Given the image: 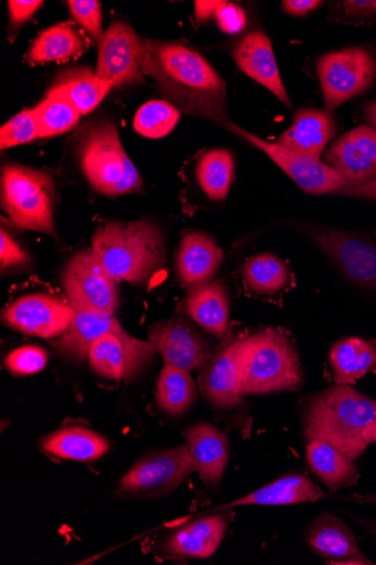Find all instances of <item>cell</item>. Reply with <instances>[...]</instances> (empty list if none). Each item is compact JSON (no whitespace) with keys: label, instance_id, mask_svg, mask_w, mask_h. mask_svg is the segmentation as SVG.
I'll return each instance as SVG.
<instances>
[{"label":"cell","instance_id":"obj_1","mask_svg":"<svg viewBox=\"0 0 376 565\" xmlns=\"http://www.w3.org/2000/svg\"><path fill=\"white\" fill-rule=\"evenodd\" d=\"M143 74L181 111L216 122L226 129L227 84L185 41L144 40Z\"/></svg>","mask_w":376,"mask_h":565},{"label":"cell","instance_id":"obj_2","mask_svg":"<svg viewBox=\"0 0 376 565\" xmlns=\"http://www.w3.org/2000/svg\"><path fill=\"white\" fill-rule=\"evenodd\" d=\"M376 401L350 385H335L305 405L302 428L307 443L325 441L353 461L372 444Z\"/></svg>","mask_w":376,"mask_h":565},{"label":"cell","instance_id":"obj_3","mask_svg":"<svg viewBox=\"0 0 376 565\" xmlns=\"http://www.w3.org/2000/svg\"><path fill=\"white\" fill-rule=\"evenodd\" d=\"M116 280L146 282L163 265L164 238L151 222H106L92 238V249Z\"/></svg>","mask_w":376,"mask_h":565},{"label":"cell","instance_id":"obj_4","mask_svg":"<svg viewBox=\"0 0 376 565\" xmlns=\"http://www.w3.org/2000/svg\"><path fill=\"white\" fill-rule=\"evenodd\" d=\"M237 361L244 396L297 391L303 383L297 348L281 330L244 335Z\"/></svg>","mask_w":376,"mask_h":565},{"label":"cell","instance_id":"obj_5","mask_svg":"<svg viewBox=\"0 0 376 565\" xmlns=\"http://www.w3.org/2000/svg\"><path fill=\"white\" fill-rule=\"evenodd\" d=\"M76 152L80 170L96 192L116 196L142 189L140 174L114 122L98 120L85 125L77 135Z\"/></svg>","mask_w":376,"mask_h":565},{"label":"cell","instance_id":"obj_6","mask_svg":"<svg viewBox=\"0 0 376 565\" xmlns=\"http://www.w3.org/2000/svg\"><path fill=\"white\" fill-rule=\"evenodd\" d=\"M55 183L49 173L19 164L2 172V207L20 228L55 235Z\"/></svg>","mask_w":376,"mask_h":565},{"label":"cell","instance_id":"obj_7","mask_svg":"<svg viewBox=\"0 0 376 565\" xmlns=\"http://www.w3.org/2000/svg\"><path fill=\"white\" fill-rule=\"evenodd\" d=\"M376 65L362 47H350L322 56L318 76L327 110L334 111L346 100L362 95L373 84Z\"/></svg>","mask_w":376,"mask_h":565},{"label":"cell","instance_id":"obj_8","mask_svg":"<svg viewBox=\"0 0 376 565\" xmlns=\"http://www.w3.org/2000/svg\"><path fill=\"white\" fill-rule=\"evenodd\" d=\"M63 284L75 311L115 316L118 310L117 280L105 270L92 250L74 256L64 270Z\"/></svg>","mask_w":376,"mask_h":565},{"label":"cell","instance_id":"obj_9","mask_svg":"<svg viewBox=\"0 0 376 565\" xmlns=\"http://www.w3.org/2000/svg\"><path fill=\"white\" fill-rule=\"evenodd\" d=\"M195 471L190 445L152 454L121 480L119 491L135 495H159L178 489Z\"/></svg>","mask_w":376,"mask_h":565},{"label":"cell","instance_id":"obj_10","mask_svg":"<svg viewBox=\"0 0 376 565\" xmlns=\"http://www.w3.org/2000/svg\"><path fill=\"white\" fill-rule=\"evenodd\" d=\"M144 40L122 21L114 22L98 42L96 76L112 87L143 82Z\"/></svg>","mask_w":376,"mask_h":565},{"label":"cell","instance_id":"obj_11","mask_svg":"<svg viewBox=\"0 0 376 565\" xmlns=\"http://www.w3.org/2000/svg\"><path fill=\"white\" fill-rule=\"evenodd\" d=\"M227 130L238 135L264 151L268 158L308 193H352L354 189L340 173L321 160H314L277 143L268 142L233 122Z\"/></svg>","mask_w":376,"mask_h":565},{"label":"cell","instance_id":"obj_12","mask_svg":"<svg viewBox=\"0 0 376 565\" xmlns=\"http://www.w3.org/2000/svg\"><path fill=\"white\" fill-rule=\"evenodd\" d=\"M76 312L73 306L49 295H28L10 303L3 323L24 334L56 339L71 327Z\"/></svg>","mask_w":376,"mask_h":565},{"label":"cell","instance_id":"obj_13","mask_svg":"<svg viewBox=\"0 0 376 565\" xmlns=\"http://www.w3.org/2000/svg\"><path fill=\"white\" fill-rule=\"evenodd\" d=\"M245 334L229 328L222 344L200 370L198 386L203 396L217 408H229L241 402L243 391L237 349Z\"/></svg>","mask_w":376,"mask_h":565},{"label":"cell","instance_id":"obj_14","mask_svg":"<svg viewBox=\"0 0 376 565\" xmlns=\"http://www.w3.org/2000/svg\"><path fill=\"white\" fill-rule=\"evenodd\" d=\"M155 351L150 341H141L130 334L109 333L94 341L88 361L101 377L129 381L151 362Z\"/></svg>","mask_w":376,"mask_h":565},{"label":"cell","instance_id":"obj_15","mask_svg":"<svg viewBox=\"0 0 376 565\" xmlns=\"http://www.w3.org/2000/svg\"><path fill=\"white\" fill-rule=\"evenodd\" d=\"M310 237L354 284L376 290V243L326 228L311 230Z\"/></svg>","mask_w":376,"mask_h":565},{"label":"cell","instance_id":"obj_16","mask_svg":"<svg viewBox=\"0 0 376 565\" xmlns=\"http://www.w3.org/2000/svg\"><path fill=\"white\" fill-rule=\"evenodd\" d=\"M149 341L163 355L166 365L185 371L201 370L216 347L192 323L172 319L150 328Z\"/></svg>","mask_w":376,"mask_h":565},{"label":"cell","instance_id":"obj_17","mask_svg":"<svg viewBox=\"0 0 376 565\" xmlns=\"http://www.w3.org/2000/svg\"><path fill=\"white\" fill-rule=\"evenodd\" d=\"M324 163L353 188L376 180V129L359 126L340 137L327 149Z\"/></svg>","mask_w":376,"mask_h":565},{"label":"cell","instance_id":"obj_18","mask_svg":"<svg viewBox=\"0 0 376 565\" xmlns=\"http://www.w3.org/2000/svg\"><path fill=\"white\" fill-rule=\"evenodd\" d=\"M305 545L332 564H372L359 550L352 530L329 511H322L305 527Z\"/></svg>","mask_w":376,"mask_h":565},{"label":"cell","instance_id":"obj_19","mask_svg":"<svg viewBox=\"0 0 376 565\" xmlns=\"http://www.w3.org/2000/svg\"><path fill=\"white\" fill-rule=\"evenodd\" d=\"M233 58L244 74L275 94L288 109H292L271 40L262 31L257 30L244 36L233 49Z\"/></svg>","mask_w":376,"mask_h":565},{"label":"cell","instance_id":"obj_20","mask_svg":"<svg viewBox=\"0 0 376 565\" xmlns=\"http://www.w3.org/2000/svg\"><path fill=\"white\" fill-rule=\"evenodd\" d=\"M194 459L195 470L207 487L218 486L225 475L230 455L227 436L217 427L200 423L183 433Z\"/></svg>","mask_w":376,"mask_h":565},{"label":"cell","instance_id":"obj_21","mask_svg":"<svg viewBox=\"0 0 376 565\" xmlns=\"http://www.w3.org/2000/svg\"><path fill=\"white\" fill-rule=\"evenodd\" d=\"M224 252L211 236L202 232H190L181 241L176 254V273L184 286L197 287L207 284L221 268Z\"/></svg>","mask_w":376,"mask_h":565},{"label":"cell","instance_id":"obj_22","mask_svg":"<svg viewBox=\"0 0 376 565\" xmlns=\"http://www.w3.org/2000/svg\"><path fill=\"white\" fill-rule=\"evenodd\" d=\"M76 316L68 330L51 345L61 355L76 363H83L89 354L94 341L109 333L129 334L115 316L95 311H75Z\"/></svg>","mask_w":376,"mask_h":565},{"label":"cell","instance_id":"obj_23","mask_svg":"<svg viewBox=\"0 0 376 565\" xmlns=\"http://www.w3.org/2000/svg\"><path fill=\"white\" fill-rule=\"evenodd\" d=\"M228 530L224 513L195 520L170 536L164 550L170 557L206 558L216 553Z\"/></svg>","mask_w":376,"mask_h":565},{"label":"cell","instance_id":"obj_24","mask_svg":"<svg viewBox=\"0 0 376 565\" xmlns=\"http://www.w3.org/2000/svg\"><path fill=\"white\" fill-rule=\"evenodd\" d=\"M335 132V122L330 113L302 109L296 114L292 126L276 143L301 156L321 160L322 152Z\"/></svg>","mask_w":376,"mask_h":565},{"label":"cell","instance_id":"obj_25","mask_svg":"<svg viewBox=\"0 0 376 565\" xmlns=\"http://www.w3.org/2000/svg\"><path fill=\"white\" fill-rule=\"evenodd\" d=\"M183 313L203 330L224 340L229 330V299L225 285L217 280L191 289Z\"/></svg>","mask_w":376,"mask_h":565},{"label":"cell","instance_id":"obj_26","mask_svg":"<svg viewBox=\"0 0 376 565\" xmlns=\"http://www.w3.org/2000/svg\"><path fill=\"white\" fill-rule=\"evenodd\" d=\"M305 459L314 476L333 492L356 486L361 478L354 461L325 441L308 443Z\"/></svg>","mask_w":376,"mask_h":565},{"label":"cell","instance_id":"obj_27","mask_svg":"<svg viewBox=\"0 0 376 565\" xmlns=\"http://www.w3.org/2000/svg\"><path fill=\"white\" fill-rule=\"evenodd\" d=\"M329 494L322 491L319 486L308 477L299 473L286 475L270 484H267L255 492L240 498L227 507L241 505H290L307 502H315L327 498Z\"/></svg>","mask_w":376,"mask_h":565},{"label":"cell","instance_id":"obj_28","mask_svg":"<svg viewBox=\"0 0 376 565\" xmlns=\"http://www.w3.org/2000/svg\"><path fill=\"white\" fill-rule=\"evenodd\" d=\"M331 366L337 385H352L368 373L376 372V342L347 338L335 343Z\"/></svg>","mask_w":376,"mask_h":565},{"label":"cell","instance_id":"obj_29","mask_svg":"<svg viewBox=\"0 0 376 565\" xmlns=\"http://www.w3.org/2000/svg\"><path fill=\"white\" fill-rule=\"evenodd\" d=\"M88 43L73 23H61L44 31L33 43L31 64L66 62L80 56Z\"/></svg>","mask_w":376,"mask_h":565},{"label":"cell","instance_id":"obj_30","mask_svg":"<svg viewBox=\"0 0 376 565\" xmlns=\"http://www.w3.org/2000/svg\"><path fill=\"white\" fill-rule=\"evenodd\" d=\"M43 449L63 459L93 461L109 450V441L100 435L83 427H65L46 436Z\"/></svg>","mask_w":376,"mask_h":565},{"label":"cell","instance_id":"obj_31","mask_svg":"<svg viewBox=\"0 0 376 565\" xmlns=\"http://www.w3.org/2000/svg\"><path fill=\"white\" fill-rule=\"evenodd\" d=\"M235 163L227 149H208L195 164V179L200 190L213 202L227 199L234 180Z\"/></svg>","mask_w":376,"mask_h":565},{"label":"cell","instance_id":"obj_32","mask_svg":"<svg viewBox=\"0 0 376 565\" xmlns=\"http://www.w3.org/2000/svg\"><path fill=\"white\" fill-rule=\"evenodd\" d=\"M112 86L86 68L63 74L51 93L66 97L80 115L95 110Z\"/></svg>","mask_w":376,"mask_h":565},{"label":"cell","instance_id":"obj_33","mask_svg":"<svg viewBox=\"0 0 376 565\" xmlns=\"http://www.w3.org/2000/svg\"><path fill=\"white\" fill-rule=\"evenodd\" d=\"M244 280L257 295H276L286 290L293 277L289 267L273 254L253 256L243 267Z\"/></svg>","mask_w":376,"mask_h":565},{"label":"cell","instance_id":"obj_34","mask_svg":"<svg viewBox=\"0 0 376 565\" xmlns=\"http://www.w3.org/2000/svg\"><path fill=\"white\" fill-rule=\"evenodd\" d=\"M155 398L158 406L171 416L187 413L197 398L190 372L166 365L159 376Z\"/></svg>","mask_w":376,"mask_h":565},{"label":"cell","instance_id":"obj_35","mask_svg":"<svg viewBox=\"0 0 376 565\" xmlns=\"http://www.w3.org/2000/svg\"><path fill=\"white\" fill-rule=\"evenodd\" d=\"M33 111L39 138L68 132L78 124L82 116L66 97L51 92Z\"/></svg>","mask_w":376,"mask_h":565},{"label":"cell","instance_id":"obj_36","mask_svg":"<svg viewBox=\"0 0 376 565\" xmlns=\"http://www.w3.org/2000/svg\"><path fill=\"white\" fill-rule=\"evenodd\" d=\"M181 119V110L165 100H151L142 106L133 120L137 132L143 137L159 139L170 135Z\"/></svg>","mask_w":376,"mask_h":565},{"label":"cell","instance_id":"obj_37","mask_svg":"<svg viewBox=\"0 0 376 565\" xmlns=\"http://www.w3.org/2000/svg\"><path fill=\"white\" fill-rule=\"evenodd\" d=\"M39 139V130L33 110H26L3 126L0 131V147L10 149Z\"/></svg>","mask_w":376,"mask_h":565},{"label":"cell","instance_id":"obj_38","mask_svg":"<svg viewBox=\"0 0 376 565\" xmlns=\"http://www.w3.org/2000/svg\"><path fill=\"white\" fill-rule=\"evenodd\" d=\"M47 363V353L35 345L22 347L7 356V367L17 375H31L41 372Z\"/></svg>","mask_w":376,"mask_h":565},{"label":"cell","instance_id":"obj_39","mask_svg":"<svg viewBox=\"0 0 376 565\" xmlns=\"http://www.w3.org/2000/svg\"><path fill=\"white\" fill-rule=\"evenodd\" d=\"M68 4L74 19L93 40L99 42L104 34L100 3L96 0H72Z\"/></svg>","mask_w":376,"mask_h":565},{"label":"cell","instance_id":"obj_40","mask_svg":"<svg viewBox=\"0 0 376 565\" xmlns=\"http://www.w3.org/2000/svg\"><path fill=\"white\" fill-rule=\"evenodd\" d=\"M214 18L219 29L227 34H238L247 26L245 11L234 3L223 2Z\"/></svg>","mask_w":376,"mask_h":565},{"label":"cell","instance_id":"obj_41","mask_svg":"<svg viewBox=\"0 0 376 565\" xmlns=\"http://www.w3.org/2000/svg\"><path fill=\"white\" fill-rule=\"evenodd\" d=\"M26 263L28 254L6 230H2L0 232V265H2V269L17 268Z\"/></svg>","mask_w":376,"mask_h":565},{"label":"cell","instance_id":"obj_42","mask_svg":"<svg viewBox=\"0 0 376 565\" xmlns=\"http://www.w3.org/2000/svg\"><path fill=\"white\" fill-rule=\"evenodd\" d=\"M9 4L11 22L19 26L30 20L43 6L39 0H11Z\"/></svg>","mask_w":376,"mask_h":565},{"label":"cell","instance_id":"obj_43","mask_svg":"<svg viewBox=\"0 0 376 565\" xmlns=\"http://www.w3.org/2000/svg\"><path fill=\"white\" fill-rule=\"evenodd\" d=\"M343 9L351 17L376 15V0H350L343 3Z\"/></svg>","mask_w":376,"mask_h":565},{"label":"cell","instance_id":"obj_44","mask_svg":"<svg viewBox=\"0 0 376 565\" xmlns=\"http://www.w3.org/2000/svg\"><path fill=\"white\" fill-rule=\"evenodd\" d=\"M321 4L319 0H287V2H282V8L289 15L304 17L318 9Z\"/></svg>","mask_w":376,"mask_h":565},{"label":"cell","instance_id":"obj_45","mask_svg":"<svg viewBox=\"0 0 376 565\" xmlns=\"http://www.w3.org/2000/svg\"><path fill=\"white\" fill-rule=\"evenodd\" d=\"M222 4L223 2H210V0L202 2V0H197V2L194 3L195 21L198 24L207 22L212 17H216V13Z\"/></svg>","mask_w":376,"mask_h":565},{"label":"cell","instance_id":"obj_46","mask_svg":"<svg viewBox=\"0 0 376 565\" xmlns=\"http://www.w3.org/2000/svg\"><path fill=\"white\" fill-rule=\"evenodd\" d=\"M341 499H345L347 501H353L357 503L376 504V494H354L350 497H342Z\"/></svg>","mask_w":376,"mask_h":565},{"label":"cell","instance_id":"obj_47","mask_svg":"<svg viewBox=\"0 0 376 565\" xmlns=\"http://www.w3.org/2000/svg\"><path fill=\"white\" fill-rule=\"evenodd\" d=\"M354 521L359 524L372 537L376 540V522L354 518Z\"/></svg>","mask_w":376,"mask_h":565},{"label":"cell","instance_id":"obj_48","mask_svg":"<svg viewBox=\"0 0 376 565\" xmlns=\"http://www.w3.org/2000/svg\"><path fill=\"white\" fill-rule=\"evenodd\" d=\"M365 118L376 129V102L366 107Z\"/></svg>","mask_w":376,"mask_h":565},{"label":"cell","instance_id":"obj_49","mask_svg":"<svg viewBox=\"0 0 376 565\" xmlns=\"http://www.w3.org/2000/svg\"><path fill=\"white\" fill-rule=\"evenodd\" d=\"M372 444H376V420L373 426Z\"/></svg>","mask_w":376,"mask_h":565}]
</instances>
